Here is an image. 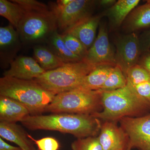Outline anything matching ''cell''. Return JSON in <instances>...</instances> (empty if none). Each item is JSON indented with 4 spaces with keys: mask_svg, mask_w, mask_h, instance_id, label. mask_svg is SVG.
Returning <instances> with one entry per match:
<instances>
[{
    "mask_svg": "<svg viewBox=\"0 0 150 150\" xmlns=\"http://www.w3.org/2000/svg\"><path fill=\"white\" fill-rule=\"evenodd\" d=\"M21 123L29 130L59 131L77 139L96 137L102 125L100 119L91 115L67 113L29 115Z\"/></svg>",
    "mask_w": 150,
    "mask_h": 150,
    "instance_id": "6da1fadb",
    "label": "cell"
},
{
    "mask_svg": "<svg viewBox=\"0 0 150 150\" xmlns=\"http://www.w3.org/2000/svg\"><path fill=\"white\" fill-rule=\"evenodd\" d=\"M101 102L102 110L91 115L100 121L118 122L125 117H140L150 113V103L128 81L122 88L101 92Z\"/></svg>",
    "mask_w": 150,
    "mask_h": 150,
    "instance_id": "7a4b0ae2",
    "label": "cell"
},
{
    "mask_svg": "<svg viewBox=\"0 0 150 150\" xmlns=\"http://www.w3.org/2000/svg\"><path fill=\"white\" fill-rule=\"evenodd\" d=\"M0 95L16 100L27 108L30 115H42L56 95L46 90L34 80L10 77L0 79Z\"/></svg>",
    "mask_w": 150,
    "mask_h": 150,
    "instance_id": "3957f363",
    "label": "cell"
},
{
    "mask_svg": "<svg viewBox=\"0 0 150 150\" xmlns=\"http://www.w3.org/2000/svg\"><path fill=\"white\" fill-rule=\"evenodd\" d=\"M95 67L83 59L47 71L34 80L46 90L56 95L78 88L84 78Z\"/></svg>",
    "mask_w": 150,
    "mask_h": 150,
    "instance_id": "277c9868",
    "label": "cell"
},
{
    "mask_svg": "<svg viewBox=\"0 0 150 150\" xmlns=\"http://www.w3.org/2000/svg\"><path fill=\"white\" fill-rule=\"evenodd\" d=\"M57 28L56 15L45 5L35 9L25 10L16 30L23 43L32 44L46 42Z\"/></svg>",
    "mask_w": 150,
    "mask_h": 150,
    "instance_id": "5b68a950",
    "label": "cell"
},
{
    "mask_svg": "<svg viewBox=\"0 0 150 150\" xmlns=\"http://www.w3.org/2000/svg\"><path fill=\"white\" fill-rule=\"evenodd\" d=\"M102 108L101 91L76 89L56 95L45 112L92 115Z\"/></svg>",
    "mask_w": 150,
    "mask_h": 150,
    "instance_id": "8992f818",
    "label": "cell"
},
{
    "mask_svg": "<svg viewBox=\"0 0 150 150\" xmlns=\"http://www.w3.org/2000/svg\"><path fill=\"white\" fill-rule=\"evenodd\" d=\"M118 122L129 139V150H150V113L137 117H125Z\"/></svg>",
    "mask_w": 150,
    "mask_h": 150,
    "instance_id": "52a82bcc",
    "label": "cell"
},
{
    "mask_svg": "<svg viewBox=\"0 0 150 150\" xmlns=\"http://www.w3.org/2000/svg\"><path fill=\"white\" fill-rule=\"evenodd\" d=\"M142 54L139 38L135 33L120 37L116 41V65L125 76L130 68L138 64Z\"/></svg>",
    "mask_w": 150,
    "mask_h": 150,
    "instance_id": "ba28073f",
    "label": "cell"
},
{
    "mask_svg": "<svg viewBox=\"0 0 150 150\" xmlns=\"http://www.w3.org/2000/svg\"><path fill=\"white\" fill-rule=\"evenodd\" d=\"M115 55L108 39L107 28L100 24L97 36L84 60L95 67H114L116 66Z\"/></svg>",
    "mask_w": 150,
    "mask_h": 150,
    "instance_id": "9c48e42d",
    "label": "cell"
},
{
    "mask_svg": "<svg viewBox=\"0 0 150 150\" xmlns=\"http://www.w3.org/2000/svg\"><path fill=\"white\" fill-rule=\"evenodd\" d=\"M94 3V1L88 0H72L62 10L54 13L58 28L64 32L78 22L92 15Z\"/></svg>",
    "mask_w": 150,
    "mask_h": 150,
    "instance_id": "30bf717a",
    "label": "cell"
},
{
    "mask_svg": "<svg viewBox=\"0 0 150 150\" xmlns=\"http://www.w3.org/2000/svg\"><path fill=\"white\" fill-rule=\"evenodd\" d=\"M98 138L103 150H129L128 137L116 122L104 121Z\"/></svg>",
    "mask_w": 150,
    "mask_h": 150,
    "instance_id": "8fae6325",
    "label": "cell"
},
{
    "mask_svg": "<svg viewBox=\"0 0 150 150\" xmlns=\"http://www.w3.org/2000/svg\"><path fill=\"white\" fill-rule=\"evenodd\" d=\"M14 28L11 23L0 28V59L2 67L10 64L21 47V40Z\"/></svg>",
    "mask_w": 150,
    "mask_h": 150,
    "instance_id": "7c38bea8",
    "label": "cell"
},
{
    "mask_svg": "<svg viewBox=\"0 0 150 150\" xmlns=\"http://www.w3.org/2000/svg\"><path fill=\"white\" fill-rule=\"evenodd\" d=\"M45 72L35 59L28 56H20L11 63L9 69L4 72V76L32 80Z\"/></svg>",
    "mask_w": 150,
    "mask_h": 150,
    "instance_id": "4fadbf2b",
    "label": "cell"
},
{
    "mask_svg": "<svg viewBox=\"0 0 150 150\" xmlns=\"http://www.w3.org/2000/svg\"><path fill=\"white\" fill-rule=\"evenodd\" d=\"M103 14L89 16L78 22L63 33L74 36L88 50L92 46L96 38L97 29Z\"/></svg>",
    "mask_w": 150,
    "mask_h": 150,
    "instance_id": "5bb4252c",
    "label": "cell"
},
{
    "mask_svg": "<svg viewBox=\"0 0 150 150\" xmlns=\"http://www.w3.org/2000/svg\"><path fill=\"white\" fill-rule=\"evenodd\" d=\"M30 115L27 108L16 100L0 95V122L16 123Z\"/></svg>",
    "mask_w": 150,
    "mask_h": 150,
    "instance_id": "9a60e30c",
    "label": "cell"
},
{
    "mask_svg": "<svg viewBox=\"0 0 150 150\" xmlns=\"http://www.w3.org/2000/svg\"><path fill=\"white\" fill-rule=\"evenodd\" d=\"M28 134L16 123L0 122L1 138L16 144L23 150H36Z\"/></svg>",
    "mask_w": 150,
    "mask_h": 150,
    "instance_id": "2e32d148",
    "label": "cell"
},
{
    "mask_svg": "<svg viewBox=\"0 0 150 150\" xmlns=\"http://www.w3.org/2000/svg\"><path fill=\"white\" fill-rule=\"evenodd\" d=\"M134 8L125 22V29L132 32L150 28V1Z\"/></svg>",
    "mask_w": 150,
    "mask_h": 150,
    "instance_id": "e0dca14e",
    "label": "cell"
},
{
    "mask_svg": "<svg viewBox=\"0 0 150 150\" xmlns=\"http://www.w3.org/2000/svg\"><path fill=\"white\" fill-rule=\"evenodd\" d=\"M139 2V0H119L103 15L108 17L114 27H119Z\"/></svg>",
    "mask_w": 150,
    "mask_h": 150,
    "instance_id": "ac0fdd59",
    "label": "cell"
},
{
    "mask_svg": "<svg viewBox=\"0 0 150 150\" xmlns=\"http://www.w3.org/2000/svg\"><path fill=\"white\" fill-rule=\"evenodd\" d=\"M113 67L109 66L96 67L84 78L77 89L90 91L100 89Z\"/></svg>",
    "mask_w": 150,
    "mask_h": 150,
    "instance_id": "d6986e66",
    "label": "cell"
},
{
    "mask_svg": "<svg viewBox=\"0 0 150 150\" xmlns=\"http://www.w3.org/2000/svg\"><path fill=\"white\" fill-rule=\"evenodd\" d=\"M46 42L49 46L48 48L64 63H72L83 60L70 51L64 42L62 34L57 30L50 36Z\"/></svg>",
    "mask_w": 150,
    "mask_h": 150,
    "instance_id": "ffe728a7",
    "label": "cell"
},
{
    "mask_svg": "<svg viewBox=\"0 0 150 150\" xmlns=\"http://www.w3.org/2000/svg\"><path fill=\"white\" fill-rule=\"evenodd\" d=\"M33 50L34 59L45 71L55 69L66 64L46 46L37 45L34 46Z\"/></svg>",
    "mask_w": 150,
    "mask_h": 150,
    "instance_id": "44dd1931",
    "label": "cell"
},
{
    "mask_svg": "<svg viewBox=\"0 0 150 150\" xmlns=\"http://www.w3.org/2000/svg\"><path fill=\"white\" fill-rule=\"evenodd\" d=\"M24 13V9L13 1L0 0V15L7 19L16 30Z\"/></svg>",
    "mask_w": 150,
    "mask_h": 150,
    "instance_id": "7402d4cb",
    "label": "cell"
},
{
    "mask_svg": "<svg viewBox=\"0 0 150 150\" xmlns=\"http://www.w3.org/2000/svg\"><path fill=\"white\" fill-rule=\"evenodd\" d=\"M127 83L126 76L121 68L116 66L112 68L102 87L98 90L101 92L112 91L124 87Z\"/></svg>",
    "mask_w": 150,
    "mask_h": 150,
    "instance_id": "603a6c76",
    "label": "cell"
},
{
    "mask_svg": "<svg viewBox=\"0 0 150 150\" xmlns=\"http://www.w3.org/2000/svg\"><path fill=\"white\" fill-rule=\"evenodd\" d=\"M127 81L133 86L150 81V74L141 65L137 64L131 67L126 72Z\"/></svg>",
    "mask_w": 150,
    "mask_h": 150,
    "instance_id": "cb8c5ba5",
    "label": "cell"
},
{
    "mask_svg": "<svg viewBox=\"0 0 150 150\" xmlns=\"http://www.w3.org/2000/svg\"><path fill=\"white\" fill-rule=\"evenodd\" d=\"M62 36L65 44L70 51L82 59L85 58L88 50L77 38L67 33H62Z\"/></svg>",
    "mask_w": 150,
    "mask_h": 150,
    "instance_id": "d4e9b609",
    "label": "cell"
},
{
    "mask_svg": "<svg viewBox=\"0 0 150 150\" xmlns=\"http://www.w3.org/2000/svg\"><path fill=\"white\" fill-rule=\"evenodd\" d=\"M72 150H103L98 137L77 139L71 144Z\"/></svg>",
    "mask_w": 150,
    "mask_h": 150,
    "instance_id": "484cf974",
    "label": "cell"
},
{
    "mask_svg": "<svg viewBox=\"0 0 150 150\" xmlns=\"http://www.w3.org/2000/svg\"><path fill=\"white\" fill-rule=\"evenodd\" d=\"M28 138L37 145L39 150H59L60 144L58 140L51 137H45L35 140L28 134Z\"/></svg>",
    "mask_w": 150,
    "mask_h": 150,
    "instance_id": "4316f807",
    "label": "cell"
},
{
    "mask_svg": "<svg viewBox=\"0 0 150 150\" xmlns=\"http://www.w3.org/2000/svg\"><path fill=\"white\" fill-rule=\"evenodd\" d=\"M134 88L139 95L150 103V81L137 85Z\"/></svg>",
    "mask_w": 150,
    "mask_h": 150,
    "instance_id": "83f0119b",
    "label": "cell"
},
{
    "mask_svg": "<svg viewBox=\"0 0 150 150\" xmlns=\"http://www.w3.org/2000/svg\"><path fill=\"white\" fill-rule=\"evenodd\" d=\"M139 40L142 53L149 51L150 49V29L141 35Z\"/></svg>",
    "mask_w": 150,
    "mask_h": 150,
    "instance_id": "f1b7e54d",
    "label": "cell"
},
{
    "mask_svg": "<svg viewBox=\"0 0 150 150\" xmlns=\"http://www.w3.org/2000/svg\"><path fill=\"white\" fill-rule=\"evenodd\" d=\"M138 64L146 70L150 74V49L143 53Z\"/></svg>",
    "mask_w": 150,
    "mask_h": 150,
    "instance_id": "f546056e",
    "label": "cell"
},
{
    "mask_svg": "<svg viewBox=\"0 0 150 150\" xmlns=\"http://www.w3.org/2000/svg\"><path fill=\"white\" fill-rule=\"evenodd\" d=\"M0 150H23L19 147L14 146L6 143L0 137Z\"/></svg>",
    "mask_w": 150,
    "mask_h": 150,
    "instance_id": "4dcf8cb0",
    "label": "cell"
},
{
    "mask_svg": "<svg viewBox=\"0 0 150 150\" xmlns=\"http://www.w3.org/2000/svg\"><path fill=\"white\" fill-rule=\"evenodd\" d=\"M116 2V1L115 0H101L99 1L100 5L105 7L109 6H110V7L112 6Z\"/></svg>",
    "mask_w": 150,
    "mask_h": 150,
    "instance_id": "1f68e13d",
    "label": "cell"
},
{
    "mask_svg": "<svg viewBox=\"0 0 150 150\" xmlns=\"http://www.w3.org/2000/svg\"></svg>",
    "mask_w": 150,
    "mask_h": 150,
    "instance_id": "d6a6232c",
    "label": "cell"
}]
</instances>
